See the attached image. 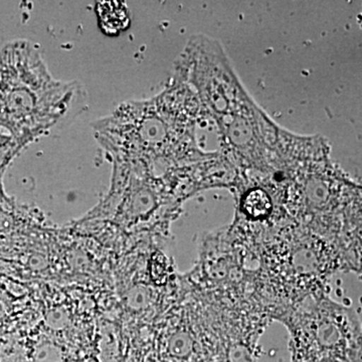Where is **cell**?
I'll return each mask as SVG.
<instances>
[{
  "mask_svg": "<svg viewBox=\"0 0 362 362\" xmlns=\"http://www.w3.org/2000/svg\"><path fill=\"white\" fill-rule=\"evenodd\" d=\"M275 320L289 332L291 362H361V324L327 293L306 298Z\"/></svg>",
  "mask_w": 362,
  "mask_h": 362,
  "instance_id": "obj_1",
  "label": "cell"
},
{
  "mask_svg": "<svg viewBox=\"0 0 362 362\" xmlns=\"http://www.w3.org/2000/svg\"><path fill=\"white\" fill-rule=\"evenodd\" d=\"M204 298L216 339L213 362H256L271 321L266 309L239 285L207 288Z\"/></svg>",
  "mask_w": 362,
  "mask_h": 362,
  "instance_id": "obj_2",
  "label": "cell"
},
{
  "mask_svg": "<svg viewBox=\"0 0 362 362\" xmlns=\"http://www.w3.org/2000/svg\"><path fill=\"white\" fill-rule=\"evenodd\" d=\"M99 8L101 26L107 33H118L129 25L127 9L120 2H101Z\"/></svg>",
  "mask_w": 362,
  "mask_h": 362,
  "instance_id": "obj_3",
  "label": "cell"
},
{
  "mask_svg": "<svg viewBox=\"0 0 362 362\" xmlns=\"http://www.w3.org/2000/svg\"><path fill=\"white\" fill-rule=\"evenodd\" d=\"M11 139L7 136L0 133V168L2 164L8 158V153L11 151Z\"/></svg>",
  "mask_w": 362,
  "mask_h": 362,
  "instance_id": "obj_4",
  "label": "cell"
}]
</instances>
